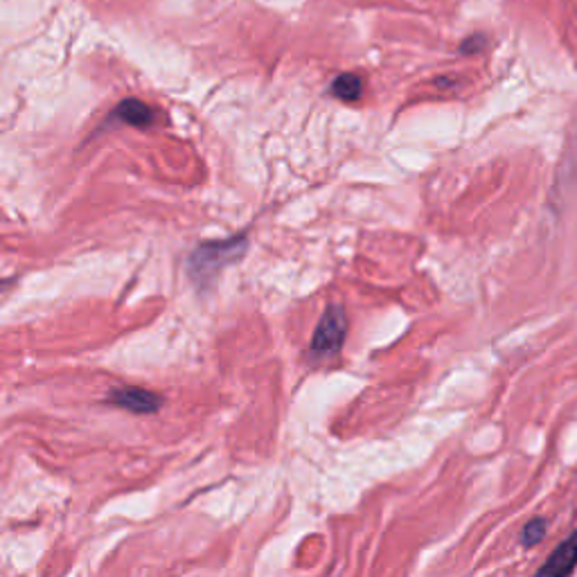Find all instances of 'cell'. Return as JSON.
Here are the masks:
<instances>
[{
	"instance_id": "obj_1",
	"label": "cell",
	"mask_w": 577,
	"mask_h": 577,
	"mask_svg": "<svg viewBox=\"0 0 577 577\" xmlns=\"http://www.w3.org/2000/svg\"><path fill=\"white\" fill-rule=\"evenodd\" d=\"M244 250H246V237L201 244L190 257V276L199 285H207L226 265L239 259Z\"/></svg>"
},
{
	"instance_id": "obj_2",
	"label": "cell",
	"mask_w": 577,
	"mask_h": 577,
	"mask_svg": "<svg viewBox=\"0 0 577 577\" xmlns=\"http://www.w3.org/2000/svg\"><path fill=\"white\" fill-rule=\"evenodd\" d=\"M345 332H348L345 311H343L339 304H332V307L323 313V319H321L317 332H313L311 354L319 356V359L336 354V352L341 350V345H343Z\"/></svg>"
},
{
	"instance_id": "obj_3",
	"label": "cell",
	"mask_w": 577,
	"mask_h": 577,
	"mask_svg": "<svg viewBox=\"0 0 577 577\" xmlns=\"http://www.w3.org/2000/svg\"><path fill=\"white\" fill-rule=\"evenodd\" d=\"M109 402L116 404V406H122V408H127L131 413H138V415L156 413V410L161 408V397L149 393V391H142V388H120V391H114Z\"/></svg>"
},
{
	"instance_id": "obj_4",
	"label": "cell",
	"mask_w": 577,
	"mask_h": 577,
	"mask_svg": "<svg viewBox=\"0 0 577 577\" xmlns=\"http://www.w3.org/2000/svg\"><path fill=\"white\" fill-rule=\"evenodd\" d=\"M577 564V533H573L562 546L553 551L548 562L539 568V575L544 577H562L568 575Z\"/></svg>"
},
{
	"instance_id": "obj_5",
	"label": "cell",
	"mask_w": 577,
	"mask_h": 577,
	"mask_svg": "<svg viewBox=\"0 0 577 577\" xmlns=\"http://www.w3.org/2000/svg\"><path fill=\"white\" fill-rule=\"evenodd\" d=\"M114 118L120 122H127L131 127L145 129L153 122V111L140 99H125L118 104V109L114 111Z\"/></svg>"
},
{
	"instance_id": "obj_6",
	"label": "cell",
	"mask_w": 577,
	"mask_h": 577,
	"mask_svg": "<svg viewBox=\"0 0 577 577\" xmlns=\"http://www.w3.org/2000/svg\"><path fill=\"white\" fill-rule=\"evenodd\" d=\"M332 93L339 97V99H345V101H354L361 97L363 93V82L352 75V73H345V75H339L332 84Z\"/></svg>"
},
{
	"instance_id": "obj_7",
	"label": "cell",
	"mask_w": 577,
	"mask_h": 577,
	"mask_svg": "<svg viewBox=\"0 0 577 577\" xmlns=\"http://www.w3.org/2000/svg\"><path fill=\"white\" fill-rule=\"evenodd\" d=\"M544 535H546V521L544 519H533L526 526V531H523L521 542H523V546H535L537 542H542Z\"/></svg>"
},
{
	"instance_id": "obj_8",
	"label": "cell",
	"mask_w": 577,
	"mask_h": 577,
	"mask_svg": "<svg viewBox=\"0 0 577 577\" xmlns=\"http://www.w3.org/2000/svg\"><path fill=\"white\" fill-rule=\"evenodd\" d=\"M483 45H485V39L479 34V36H474V39H467V41L462 43L460 50L464 52V55H467V52L471 55V52H479Z\"/></svg>"
},
{
	"instance_id": "obj_9",
	"label": "cell",
	"mask_w": 577,
	"mask_h": 577,
	"mask_svg": "<svg viewBox=\"0 0 577 577\" xmlns=\"http://www.w3.org/2000/svg\"><path fill=\"white\" fill-rule=\"evenodd\" d=\"M8 287V280H0V291H3Z\"/></svg>"
}]
</instances>
